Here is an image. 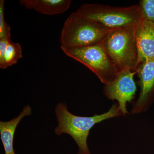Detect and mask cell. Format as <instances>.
Instances as JSON below:
<instances>
[{
  "mask_svg": "<svg viewBox=\"0 0 154 154\" xmlns=\"http://www.w3.org/2000/svg\"><path fill=\"white\" fill-rule=\"evenodd\" d=\"M55 111L58 122L55 129L56 134L60 135L66 134L70 135L79 146L78 154H91L87 140L90 130L95 125L106 119L123 115L117 103L113 104L106 113L90 117L72 114L68 110L66 104L62 102L57 105Z\"/></svg>",
  "mask_w": 154,
  "mask_h": 154,
  "instance_id": "obj_1",
  "label": "cell"
},
{
  "mask_svg": "<svg viewBox=\"0 0 154 154\" xmlns=\"http://www.w3.org/2000/svg\"><path fill=\"white\" fill-rule=\"evenodd\" d=\"M76 12L109 31L136 29L141 22L139 5L116 8L99 4H85Z\"/></svg>",
  "mask_w": 154,
  "mask_h": 154,
  "instance_id": "obj_2",
  "label": "cell"
},
{
  "mask_svg": "<svg viewBox=\"0 0 154 154\" xmlns=\"http://www.w3.org/2000/svg\"><path fill=\"white\" fill-rule=\"evenodd\" d=\"M110 31L96 22L73 12L61 32L60 47H82L101 43Z\"/></svg>",
  "mask_w": 154,
  "mask_h": 154,
  "instance_id": "obj_3",
  "label": "cell"
},
{
  "mask_svg": "<svg viewBox=\"0 0 154 154\" xmlns=\"http://www.w3.org/2000/svg\"><path fill=\"white\" fill-rule=\"evenodd\" d=\"M135 29L110 31L101 42L118 72L137 71L138 51Z\"/></svg>",
  "mask_w": 154,
  "mask_h": 154,
  "instance_id": "obj_4",
  "label": "cell"
},
{
  "mask_svg": "<svg viewBox=\"0 0 154 154\" xmlns=\"http://www.w3.org/2000/svg\"><path fill=\"white\" fill-rule=\"evenodd\" d=\"M60 48L65 54L90 69L104 85L113 82L118 74L101 43L85 47Z\"/></svg>",
  "mask_w": 154,
  "mask_h": 154,
  "instance_id": "obj_5",
  "label": "cell"
},
{
  "mask_svg": "<svg viewBox=\"0 0 154 154\" xmlns=\"http://www.w3.org/2000/svg\"><path fill=\"white\" fill-rule=\"evenodd\" d=\"M137 71H122L119 72L115 79L108 85H105L104 94L108 99L118 102L119 107L122 115L128 113L127 104L134 99L137 86L134 75Z\"/></svg>",
  "mask_w": 154,
  "mask_h": 154,
  "instance_id": "obj_6",
  "label": "cell"
},
{
  "mask_svg": "<svg viewBox=\"0 0 154 154\" xmlns=\"http://www.w3.org/2000/svg\"><path fill=\"white\" fill-rule=\"evenodd\" d=\"M140 90L139 96L133 105L131 113L138 114L145 112L149 107L154 95V58L147 60L138 67Z\"/></svg>",
  "mask_w": 154,
  "mask_h": 154,
  "instance_id": "obj_7",
  "label": "cell"
},
{
  "mask_svg": "<svg viewBox=\"0 0 154 154\" xmlns=\"http://www.w3.org/2000/svg\"><path fill=\"white\" fill-rule=\"evenodd\" d=\"M135 34L138 51V67L147 60L154 58V24L142 20L135 29Z\"/></svg>",
  "mask_w": 154,
  "mask_h": 154,
  "instance_id": "obj_8",
  "label": "cell"
},
{
  "mask_svg": "<svg viewBox=\"0 0 154 154\" xmlns=\"http://www.w3.org/2000/svg\"><path fill=\"white\" fill-rule=\"evenodd\" d=\"M71 0H20L19 4L25 8L33 10L45 15L60 14L68 10Z\"/></svg>",
  "mask_w": 154,
  "mask_h": 154,
  "instance_id": "obj_9",
  "label": "cell"
},
{
  "mask_svg": "<svg viewBox=\"0 0 154 154\" xmlns=\"http://www.w3.org/2000/svg\"><path fill=\"white\" fill-rule=\"evenodd\" d=\"M32 113V109L29 105L23 108L20 114L10 121L0 122V134L5 154H15L14 148V134L18 124L25 116H29Z\"/></svg>",
  "mask_w": 154,
  "mask_h": 154,
  "instance_id": "obj_10",
  "label": "cell"
},
{
  "mask_svg": "<svg viewBox=\"0 0 154 154\" xmlns=\"http://www.w3.org/2000/svg\"><path fill=\"white\" fill-rule=\"evenodd\" d=\"M22 57V51L20 43L13 42L11 40L7 46L3 64L0 68L5 69L14 65Z\"/></svg>",
  "mask_w": 154,
  "mask_h": 154,
  "instance_id": "obj_11",
  "label": "cell"
},
{
  "mask_svg": "<svg viewBox=\"0 0 154 154\" xmlns=\"http://www.w3.org/2000/svg\"><path fill=\"white\" fill-rule=\"evenodd\" d=\"M139 7L142 20L154 24V0H141Z\"/></svg>",
  "mask_w": 154,
  "mask_h": 154,
  "instance_id": "obj_12",
  "label": "cell"
},
{
  "mask_svg": "<svg viewBox=\"0 0 154 154\" xmlns=\"http://www.w3.org/2000/svg\"><path fill=\"white\" fill-rule=\"evenodd\" d=\"M5 3L4 0L0 1V38L11 37V27L5 19Z\"/></svg>",
  "mask_w": 154,
  "mask_h": 154,
  "instance_id": "obj_13",
  "label": "cell"
},
{
  "mask_svg": "<svg viewBox=\"0 0 154 154\" xmlns=\"http://www.w3.org/2000/svg\"><path fill=\"white\" fill-rule=\"evenodd\" d=\"M11 40V38H0V66L2 65L6 48Z\"/></svg>",
  "mask_w": 154,
  "mask_h": 154,
  "instance_id": "obj_14",
  "label": "cell"
}]
</instances>
